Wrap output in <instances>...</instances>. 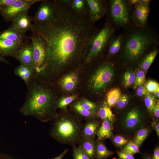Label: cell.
<instances>
[{"mask_svg": "<svg viewBox=\"0 0 159 159\" xmlns=\"http://www.w3.org/2000/svg\"><path fill=\"white\" fill-rule=\"evenodd\" d=\"M59 12L54 21L33 24L31 31L43 39L47 49L44 75L54 73L78 64L86 43L97 27L85 15L71 11L59 0Z\"/></svg>", "mask_w": 159, "mask_h": 159, "instance_id": "cell-1", "label": "cell"}, {"mask_svg": "<svg viewBox=\"0 0 159 159\" xmlns=\"http://www.w3.org/2000/svg\"><path fill=\"white\" fill-rule=\"evenodd\" d=\"M47 84L41 78L33 77L26 85V99L19 109L22 115L34 117L42 122L55 117L58 100L54 90Z\"/></svg>", "mask_w": 159, "mask_h": 159, "instance_id": "cell-2", "label": "cell"}, {"mask_svg": "<svg viewBox=\"0 0 159 159\" xmlns=\"http://www.w3.org/2000/svg\"><path fill=\"white\" fill-rule=\"evenodd\" d=\"M122 33L123 43L119 56L125 64H138L148 52L159 44L158 32L148 23L143 27L133 26L123 29Z\"/></svg>", "mask_w": 159, "mask_h": 159, "instance_id": "cell-3", "label": "cell"}, {"mask_svg": "<svg viewBox=\"0 0 159 159\" xmlns=\"http://www.w3.org/2000/svg\"><path fill=\"white\" fill-rule=\"evenodd\" d=\"M64 112L57 114L53 119L50 134L60 143L72 146L82 139L83 125L76 116Z\"/></svg>", "mask_w": 159, "mask_h": 159, "instance_id": "cell-4", "label": "cell"}, {"mask_svg": "<svg viewBox=\"0 0 159 159\" xmlns=\"http://www.w3.org/2000/svg\"><path fill=\"white\" fill-rule=\"evenodd\" d=\"M115 31L106 22L101 28H96L85 46L82 57L85 63H91L106 51L109 43L115 36Z\"/></svg>", "mask_w": 159, "mask_h": 159, "instance_id": "cell-5", "label": "cell"}, {"mask_svg": "<svg viewBox=\"0 0 159 159\" xmlns=\"http://www.w3.org/2000/svg\"><path fill=\"white\" fill-rule=\"evenodd\" d=\"M105 22L115 31L134 26L132 17L133 5L129 0H108Z\"/></svg>", "mask_w": 159, "mask_h": 159, "instance_id": "cell-6", "label": "cell"}, {"mask_svg": "<svg viewBox=\"0 0 159 159\" xmlns=\"http://www.w3.org/2000/svg\"><path fill=\"white\" fill-rule=\"evenodd\" d=\"M110 60L106 59L101 62L90 79L89 86L95 92L103 90L112 80L115 64Z\"/></svg>", "mask_w": 159, "mask_h": 159, "instance_id": "cell-7", "label": "cell"}, {"mask_svg": "<svg viewBox=\"0 0 159 159\" xmlns=\"http://www.w3.org/2000/svg\"><path fill=\"white\" fill-rule=\"evenodd\" d=\"M30 37L33 45L34 76L41 78L44 75L46 66L47 49L45 42L41 36L32 31Z\"/></svg>", "mask_w": 159, "mask_h": 159, "instance_id": "cell-8", "label": "cell"}, {"mask_svg": "<svg viewBox=\"0 0 159 159\" xmlns=\"http://www.w3.org/2000/svg\"><path fill=\"white\" fill-rule=\"evenodd\" d=\"M59 0H42L35 15L32 18L34 24L44 25L54 20L59 12Z\"/></svg>", "mask_w": 159, "mask_h": 159, "instance_id": "cell-9", "label": "cell"}, {"mask_svg": "<svg viewBox=\"0 0 159 159\" xmlns=\"http://www.w3.org/2000/svg\"><path fill=\"white\" fill-rule=\"evenodd\" d=\"M42 0H16L13 4L0 11L7 21H11L16 17L22 13L28 12L34 4Z\"/></svg>", "mask_w": 159, "mask_h": 159, "instance_id": "cell-10", "label": "cell"}, {"mask_svg": "<svg viewBox=\"0 0 159 159\" xmlns=\"http://www.w3.org/2000/svg\"><path fill=\"white\" fill-rule=\"evenodd\" d=\"M87 16L95 24L105 16L107 11L108 0H86Z\"/></svg>", "mask_w": 159, "mask_h": 159, "instance_id": "cell-11", "label": "cell"}, {"mask_svg": "<svg viewBox=\"0 0 159 159\" xmlns=\"http://www.w3.org/2000/svg\"><path fill=\"white\" fill-rule=\"evenodd\" d=\"M150 10V5L141 3L140 0L133 5L132 11V20L134 26L143 27L146 26Z\"/></svg>", "mask_w": 159, "mask_h": 159, "instance_id": "cell-12", "label": "cell"}, {"mask_svg": "<svg viewBox=\"0 0 159 159\" xmlns=\"http://www.w3.org/2000/svg\"><path fill=\"white\" fill-rule=\"evenodd\" d=\"M143 118L140 111L136 108L129 111L121 122L123 128L127 131H132L142 126Z\"/></svg>", "mask_w": 159, "mask_h": 159, "instance_id": "cell-13", "label": "cell"}, {"mask_svg": "<svg viewBox=\"0 0 159 159\" xmlns=\"http://www.w3.org/2000/svg\"><path fill=\"white\" fill-rule=\"evenodd\" d=\"M33 50L32 42H23L15 58L20 62V64L33 68Z\"/></svg>", "mask_w": 159, "mask_h": 159, "instance_id": "cell-14", "label": "cell"}, {"mask_svg": "<svg viewBox=\"0 0 159 159\" xmlns=\"http://www.w3.org/2000/svg\"><path fill=\"white\" fill-rule=\"evenodd\" d=\"M32 18L28 15V12H24L14 19L11 21V26L18 32L25 34L28 31L32 29Z\"/></svg>", "mask_w": 159, "mask_h": 159, "instance_id": "cell-15", "label": "cell"}, {"mask_svg": "<svg viewBox=\"0 0 159 159\" xmlns=\"http://www.w3.org/2000/svg\"><path fill=\"white\" fill-rule=\"evenodd\" d=\"M23 42L0 39V54L15 57Z\"/></svg>", "mask_w": 159, "mask_h": 159, "instance_id": "cell-16", "label": "cell"}, {"mask_svg": "<svg viewBox=\"0 0 159 159\" xmlns=\"http://www.w3.org/2000/svg\"><path fill=\"white\" fill-rule=\"evenodd\" d=\"M61 1L63 4L73 13L87 16L86 0H61Z\"/></svg>", "mask_w": 159, "mask_h": 159, "instance_id": "cell-17", "label": "cell"}, {"mask_svg": "<svg viewBox=\"0 0 159 159\" xmlns=\"http://www.w3.org/2000/svg\"><path fill=\"white\" fill-rule=\"evenodd\" d=\"M123 43V37L122 33L117 36H115L108 45L106 59H110L111 57L119 55L122 49Z\"/></svg>", "mask_w": 159, "mask_h": 159, "instance_id": "cell-18", "label": "cell"}, {"mask_svg": "<svg viewBox=\"0 0 159 159\" xmlns=\"http://www.w3.org/2000/svg\"><path fill=\"white\" fill-rule=\"evenodd\" d=\"M99 122L95 119L86 121L83 125L82 132V138L94 139L100 127Z\"/></svg>", "mask_w": 159, "mask_h": 159, "instance_id": "cell-19", "label": "cell"}, {"mask_svg": "<svg viewBox=\"0 0 159 159\" xmlns=\"http://www.w3.org/2000/svg\"><path fill=\"white\" fill-rule=\"evenodd\" d=\"M14 73L20 77L27 85L34 76V71L32 67L20 64L15 68Z\"/></svg>", "mask_w": 159, "mask_h": 159, "instance_id": "cell-20", "label": "cell"}, {"mask_svg": "<svg viewBox=\"0 0 159 159\" xmlns=\"http://www.w3.org/2000/svg\"><path fill=\"white\" fill-rule=\"evenodd\" d=\"M79 147L92 159H95L96 152V143L94 139L82 138L78 143Z\"/></svg>", "mask_w": 159, "mask_h": 159, "instance_id": "cell-21", "label": "cell"}, {"mask_svg": "<svg viewBox=\"0 0 159 159\" xmlns=\"http://www.w3.org/2000/svg\"><path fill=\"white\" fill-rule=\"evenodd\" d=\"M26 37L25 34L17 31L11 26L7 29L0 33L1 39L22 42Z\"/></svg>", "mask_w": 159, "mask_h": 159, "instance_id": "cell-22", "label": "cell"}, {"mask_svg": "<svg viewBox=\"0 0 159 159\" xmlns=\"http://www.w3.org/2000/svg\"><path fill=\"white\" fill-rule=\"evenodd\" d=\"M102 120L96 134L98 140H101L110 138L112 135L113 124L106 120Z\"/></svg>", "mask_w": 159, "mask_h": 159, "instance_id": "cell-23", "label": "cell"}, {"mask_svg": "<svg viewBox=\"0 0 159 159\" xmlns=\"http://www.w3.org/2000/svg\"><path fill=\"white\" fill-rule=\"evenodd\" d=\"M159 51L157 47L148 52L138 64V67L145 72H146L151 65Z\"/></svg>", "mask_w": 159, "mask_h": 159, "instance_id": "cell-24", "label": "cell"}, {"mask_svg": "<svg viewBox=\"0 0 159 159\" xmlns=\"http://www.w3.org/2000/svg\"><path fill=\"white\" fill-rule=\"evenodd\" d=\"M71 107L75 112L86 121L95 119L97 117L96 113L87 110L83 108L81 105L79 101L74 102L72 104Z\"/></svg>", "mask_w": 159, "mask_h": 159, "instance_id": "cell-25", "label": "cell"}, {"mask_svg": "<svg viewBox=\"0 0 159 159\" xmlns=\"http://www.w3.org/2000/svg\"><path fill=\"white\" fill-rule=\"evenodd\" d=\"M97 116L102 120H106L113 124L115 120V115L110 107L105 103L102 104L98 108Z\"/></svg>", "mask_w": 159, "mask_h": 159, "instance_id": "cell-26", "label": "cell"}, {"mask_svg": "<svg viewBox=\"0 0 159 159\" xmlns=\"http://www.w3.org/2000/svg\"><path fill=\"white\" fill-rule=\"evenodd\" d=\"M113 152L108 150L101 140L96 143V152L95 159H107L112 155Z\"/></svg>", "mask_w": 159, "mask_h": 159, "instance_id": "cell-27", "label": "cell"}, {"mask_svg": "<svg viewBox=\"0 0 159 159\" xmlns=\"http://www.w3.org/2000/svg\"><path fill=\"white\" fill-rule=\"evenodd\" d=\"M121 91L120 88L116 87L110 90L107 96V105L110 107L116 104L121 96Z\"/></svg>", "mask_w": 159, "mask_h": 159, "instance_id": "cell-28", "label": "cell"}, {"mask_svg": "<svg viewBox=\"0 0 159 159\" xmlns=\"http://www.w3.org/2000/svg\"><path fill=\"white\" fill-rule=\"evenodd\" d=\"M150 132V129L148 128H141L136 132L133 141L139 147L148 135Z\"/></svg>", "mask_w": 159, "mask_h": 159, "instance_id": "cell-29", "label": "cell"}, {"mask_svg": "<svg viewBox=\"0 0 159 159\" xmlns=\"http://www.w3.org/2000/svg\"><path fill=\"white\" fill-rule=\"evenodd\" d=\"M77 98V96L75 95L62 97L57 100V108L60 109L63 111H67V106Z\"/></svg>", "mask_w": 159, "mask_h": 159, "instance_id": "cell-30", "label": "cell"}, {"mask_svg": "<svg viewBox=\"0 0 159 159\" xmlns=\"http://www.w3.org/2000/svg\"><path fill=\"white\" fill-rule=\"evenodd\" d=\"M59 83L62 88L67 92L72 91L77 85L71 81L69 74L63 77L60 81Z\"/></svg>", "mask_w": 159, "mask_h": 159, "instance_id": "cell-31", "label": "cell"}, {"mask_svg": "<svg viewBox=\"0 0 159 159\" xmlns=\"http://www.w3.org/2000/svg\"><path fill=\"white\" fill-rule=\"evenodd\" d=\"M79 102L81 105L85 109L96 113L98 107L95 103L84 98L81 99Z\"/></svg>", "mask_w": 159, "mask_h": 159, "instance_id": "cell-32", "label": "cell"}, {"mask_svg": "<svg viewBox=\"0 0 159 159\" xmlns=\"http://www.w3.org/2000/svg\"><path fill=\"white\" fill-rule=\"evenodd\" d=\"M135 74L132 70H128L124 76V84L125 87L127 88L135 82Z\"/></svg>", "mask_w": 159, "mask_h": 159, "instance_id": "cell-33", "label": "cell"}, {"mask_svg": "<svg viewBox=\"0 0 159 159\" xmlns=\"http://www.w3.org/2000/svg\"><path fill=\"white\" fill-rule=\"evenodd\" d=\"M137 72L135 74V79L133 86L134 89L142 85L145 81V72L138 68Z\"/></svg>", "mask_w": 159, "mask_h": 159, "instance_id": "cell-34", "label": "cell"}, {"mask_svg": "<svg viewBox=\"0 0 159 159\" xmlns=\"http://www.w3.org/2000/svg\"><path fill=\"white\" fill-rule=\"evenodd\" d=\"M144 102L148 110L150 113H152L153 112L154 108L156 102L154 97L148 92L146 95Z\"/></svg>", "mask_w": 159, "mask_h": 159, "instance_id": "cell-35", "label": "cell"}, {"mask_svg": "<svg viewBox=\"0 0 159 159\" xmlns=\"http://www.w3.org/2000/svg\"><path fill=\"white\" fill-rule=\"evenodd\" d=\"M121 151L133 155L140 152L139 146L133 141L129 142Z\"/></svg>", "mask_w": 159, "mask_h": 159, "instance_id": "cell-36", "label": "cell"}, {"mask_svg": "<svg viewBox=\"0 0 159 159\" xmlns=\"http://www.w3.org/2000/svg\"><path fill=\"white\" fill-rule=\"evenodd\" d=\"M73 159H92L80 148L76 145L72 146Z\"/></svg>", "mask_w": 159, "mask_h": 159, "instance_id": "cell-37", "label": "cell"}, {"mask_svg": "<svg viewBox=\"0 0 159 159\" xmlns=\"http://www.w3.org/2000/svg\"><path fill=\"white\" fill-rule=\"evenodd\" d=\"M145 86L147 91L149 93H153L157 90L159 89L158 83L152 80H150L147 82Z\"/></svg>", "mask_w": 159, "mask_h": 159, "instance_id": "cell-38", "label": "cell"}, {"mask_svg": "<svg viewBox=\"0 0 159 159\" xmlns=\"http://www.w3.org/2000/svg\"><path fill=\"white\" fill-rule=\"evenodd\" d=\"M112 140L113 143L118 147L126 145L129 142L127 139L120 135L115 136Z\"/></svg>", "mask_w": 159, "mask_h": 159, "instance_id": "cell-39", "label": "cell"}, {"mask_svg": "<svg viewBox=\"0 0 159 159\" xmlns=\"http://www.w3.org/2000/svg\"><path fill=\"white\" fill-rule=\"evenodd\" d=\"M128 97L126 95H123L120 97L116 103L117 107L119 109L124 108L128 103Z\"/></svg>", "mask_w": 159, "mask_h": 159, "instance_id": "cell-40", "label": "cell"}, {"mask_svg": "<svg viewBox=\"0 0 159 159\" xmlns=\"http://www.w3.org/2000/svg\"><path fill=\"white\" fill-rule=\"evenodd\" d=\"M16 0H0V11L11 5Z\"/></svg>", "mask_w": 159, "mask_h": 159, "instance_id": "cell-41", "label": "cell"}, {"mask_svg": "<svg viewBox=\"0 0 159 159\" xmlns=\"http://www.w3.org/2000/svg\"><path fill=\"white\" fill-rule=\"evenodd\" d=\"M117 153L119 159H135L133 155L121 151H118Z\"/></svg>", "mask_w": 159, "mask_h": 159, "instance_id": "cell-42", "label": "cell"}, {"mask_svg": "<svg viewBox=\"0 0 159 159\" xmlns=\"http://www.w3.org/2000/svg\"><path fill=\"white\" fill-rule=\"evenodd\" d=\"M148 93L145 86L141 85L137 87L136 94L139 97H142L146 95Z\"/></svg>", "mask_w": 159, "mask_h": 159, "instance_id": "cell-43", "label": "cell"}, {"mask_svg": "<svg viewBox=\"0 0 159 159\" xmlns=\"http://www.w3.org/2000/svg\"><path fill=\"white\" fill-rule=\"evenodd\" d=\"M69 74L71 81L77 85L79 81V78L77 75L75 73L72 72Z\"/></svg>", "mask_w": 159, "mask_h": 159, "instance_id": "cell-44", "label": "cell"}, {"mask_svg": "<svg viewBox=\"0 0 159 159\" xmlns=\"http://www.w3.org/2000/svg\"><path fill=\"white\" fill-rule=\"evenodd\" d=\"M153 112L156 118H158L159 117V102L157 101L154 106Z\"/></svg>", "mask_w": 159, "mask_h": 159, "instance_id": "cell-45", "label": "cell"}, {"mask_svg": "<svg viewBox=\"0 0 159 159\" xmlns=\"http://www.w3.org/2000/svg\"><path fill=\"white\" fill-rule=\"evenodd\" d=\"M152 158L153 159H159V148L158 147H156L155 149Z\"/></svg>", "mask_w": 159, "mask_h": 159, "instance_id": "cell-46", "label": "cell"}, {"mask_svg": "<svg viewBox=\"0 0 159 159\" xmlns=\"http://www.w3.org/2000/svg\"><path fill=\"white\" fill-rule=\"evenodd\" d=\"M154 126V129L156 132L157 136L159 138V122H157V123L154 121L153 122L152 124Z\"/></svg>", "mask_w": 159, "mask_h": 159, "instance_id": "cell-47", "label": "cell"}, {"mask_svg": "<svg viewBox=\"0 0 159 159\" xmlns=\"http://www.w3.org/2000/svg\"><path fill=\"white\" fill-rule=\"evenodd\" d=\"M0 159H17L5 154L0 153Z\"/></svg>", "mask_w": 159, "mask_h": 159, "instance_id": "cell-48", "label": "cell"}, {"mask_svg": "<svg viewBox=\"0 0 159 159\" xmlns=\"http://www.w3.org/2000/svg\"><path fill=\"white\" fill-rule=\"evenodd\" d=\"M68 151V149H65L61 154L53 159H62Z\"/></svg>", "mask_w": 159, "mask_h": 159, "instance_id": "cell-49", "label": "cell"}, {"mask_svg": "<svg viewBox=\"0 0 159 159\" xmlns=\"http://www.w3.org/2000/svg\"><path fill=\"white\" fill-rule=\"evenodd\" d=\"M0 62L5 63L7 64H9V61L0 54Z\"/></svg>", "mask_w": 159, "mask_h": 159, "instance_id": "cell-50", "label": "cell"}, {"mask_svg": "<svg viewBox=\"0 0 159 159\" xmlns=\"http://www.w3.org/2000/svg\"><path fill=\"white\" fill-rule=\"evenodd\" d=\"M142 159H153L152 157L150 155H144L142 158Z\"/></svg>", "mask_w": 159, "mask_h": 159, "instance_id": "cell-51", "label": "cell"}, {"mask_svg": "<svg viewBox=\"0 0 159 159\" xmlns=\"http://www.w3.org/2000/svg\"><path fill=\"white\" fill-rule=\"evenodd\" d=\"M153 93L158 98L159 97V89L157 90Z\"/></svg>", "mask_w": 159, "mask_h": 159, "instance_id": "cell-52", "label": "cell"}]
</instances>
